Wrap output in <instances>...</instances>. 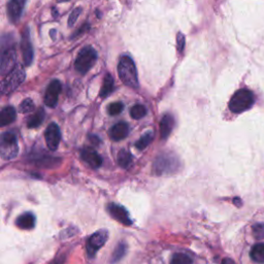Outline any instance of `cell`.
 <instances>
[{"mask_svg": "<svg viewBox=\"0 0 264 264\" xmlns=\"http://www.w3.org/2000/svg\"><path fill=\"white\" fill-rule=\"evenodd\" d=\"M118 163L122 168H128L132 163V155L126 150H121L118 154Z\"/></svg>", "mask_w": 264, "mask_h": 264, "instance_id": "20", "label": "cell"}, {"mask_svg": "<svg viewBox=\"0 0 264 264\" xmlns=\"http://www.w3.org/2000/svg\"><path fill=\"white\" fill-rule=\"evenodd\" d=\"M62 85L58 80L52 81L47 88V92L44 95V103L49 107H55L58 102V98L61 93Z\"/></svg>", "mask_w": 264, "mask_h": 264, "instance_id": "8", "label": "cell"}, {"mask_svg": "<svg viewBox=\"0 0 264 264\" xmlns=\"http://www.w3.org/2000/svg\"><path fill=\"white\" fill-rule=\"evenodd\" d=\"M255 97L254 94L248 89H241L233 94L229 102V108L230 111L240 114L244 111L249 110V108L254 104Z\"/></svg>", "mask_w": 264, "mask_h": 264, "instance_id": "2", "label": "cell"}, {"mask_svg": "<svg viewBox=\"0 0 264 264\" xmlns=\"http://www.w3.org/2000/svg\"><path fill=\"white\" fill-rule=\"evenodd\" d=\"M26 79V74L22 67L17 66L11 72H8L6 78L1 83L2 94H10L19 88Z\"/></svg>", "mask_w": 264, "mask_h": 264, "instance_id": "4", "label": "cell"}, {"mask_svg": "<svg viewBox=\"0 0 264 264\" xmlns=\"http://www.w3.org/2000/svg\"><path fill=\"white\" fill-rule=\"evenodd\" d=\"M21 50H22V55H23V60L26 66H30L31 63L33 61V47L31 43L30 40V35H29V29L25 28L22 34V40H21Z\"/></svg>", "mask_w": 264, "mask_h": 264, "instance_id": "9", "label": "cell"}, {"mask_svg": "<svg viewBox=\"0 0 264 264\" xmlns=\"http://www.w3.org/2000/svg\"><path fill=\"white\" fill-rule=\"evenodd\" d=\"M44 117H45L44 111L42 110V108H40V110L36 112L28 120L27 126H28L29 128H38L41 124H42V122L44 120Z\"/></svg>", "mask_w": 264, "mask_h": 264, "instance_id": "21", "label": "cell"}, {"mask_svg": "<svg viewBox=\"0 0 264 264\" xmlns=\"http://www.w3.org/2000/svg\"><path fill=\"white\" fill-rule=\"evenodd\" d=\"M147 115V108L142 104H135L130 110V116L135 120H139Z\"/></svg>", "mask_w": 264, "mask_h": 264, "instance_id": "23", "label": "cell"}, {"mask_svg": "<svg viewBox=\"0 0 264 264\" xmlns=\"http://www.w3.org/2000/svg\"><path fill=\"white\" fill-rule=\"evenodd\" d=\"M108 239V232L104 229L98 230L90 236L87 242V252L89 257H94L97 251L103 247Z\"/></svg>", "mask_w": 264, "mask_h": 264, "instance_id": "6", "label": "cell"}, {"mask_svg": "<svg viewBox=\"0 0 264 264\" xmlns=\"http://www.w3.org/2000/svg\"><path fill=\"white\" fill-rule=\"evenodd\" d=\"M19 152L16 135L12 132H4L0 139V153L5 160L14 159Z\"/></svg>", "mask_w": 264, "mask_h": 264, "instance_id": "5", "label": "cell"}, {"mask_svg": "<svg viewBox=\"0 0 264 264\" xmlns=\"http://www.w3.org/2000/svg\"><path fill=\"white\" fill-rule=\"evenodd\" d=\"M58 2H66V1H69V0H57Z\"/></svg>", "mask_w": 264, "mask_h": 264, "instance_id": "33", "label": "cell"}, {"mask_svg": "<svg viewBox=\"0 0 264 264\" xmlns=\"http://www.w3.org/2000/svg\"><path fill=\"white\" fill-rule=\"evenodd\" d=\"M81 158L93 168H98L102 164V158L99 156L95 150L91 148H85L81 151Z\"/></svg>", "mask_w": 264, "mask_h": 264, "instance_id": "13", "label": "cell"}, {"mask_svg": "<svg viewBox=\"0 0 264 264\" xmlns=\"http://www.w3.org/2000/svg\"><path fill=\"white\" fill-rule=\"evenodd\" d=\"M16 225L21 229H25V230L32 229L35 226V217L31 213H25L18 217Z\"/></svg>", "mask_w": 264, "mask_h": 264, "instance_id": "16", "label": "cell"}, {"mask_svg": "<svg viewBox=\"0 0 264 264\" xmlns=\"http://www.w3.org/2000/svg\"><path fill=\"white\" fill-rule=\"evenodd\" d=\"M34 110V102H32V99L27 98L21 102L20 106H19V112L22 114H27L30 113Z\"/></svg>", "mask_w": 264, "mask_h": 264, "instance_id": "26", "label": "cell"}, {"mask_svg": "<svg viewBox=\"0 0 264 264\" xmlns=\"http://www.w3.org/2000/svg\"><path fill=\"white\" fill-rule=\"evenodd\" d=\"M153 139H154L153 132L145 133L143 136H142V138L138 142H136L135 147L138 148L139 150H144L152 142Z\"/></svg>", "mask_w": 264, "mask_h": 264, "instance_id": "22", "label": "cell"}, {"mask_svg": "<svg viewBox=\"0 0 264 264\" xmlns=\"http://www.w3.org/2000/svg\"><path fill=\"white\" fill-rule=\"evenodd\" d=\"M53 15H54V17H55V18H57V17H58V15H59V14H58V13L56 12V10H55V7H54V8H53Z\"/></svg>", "mask_w": 264, "mask_h": 264, "instance_id": "32", "label": "cell"}, {"mask_svg": "<svg viewBox=\"0 0 264 264\" xmlns=\"http://www.w3.org/2000/svg\"><path fill=\"white\" fill-rule=\"evenodd\" d=\"M44 139L48 148L51 151H55L58 149L61 140V132L59 126L56 123H51L48 126V128L44 133Z\"/></svg>", "mask_w": 264, "mask_h": 264, "instance_id": "7", "label": "cell"}, {"mask_svg": "<svg viewBox=\"0 0 264 264\" xmlns=\"http://www.w3.org/2000/svg\"><path fill=\"white\" fill-rule=\"evenodd\" d=\"M175 126V120L170 115H165L160 122V135L162 140H166Z\"/></svg>", "mask_w": 264, "mask_h": 264, "instance_id": "15", "label": "cell"}, {"mask_svg": "<svg viewBox=\"0 0 264 264\" xmlns=\"http://www.w3.org/2000/svg\"><path fill=\"white\" fill-rule=\"evenodd\" d=\"M250 257L257 263H264V244H255L250 252Z\"/></svg>", "mask_w": 264, "mask_h": 264, "instance_id": "19", "label": "cell"}, {"mask_svg": "<svg viewBox=\"0 0 264 264\" xmlns=\"http://www.w3.org/2000/svg\"><path fill=\"white\" fill-rule=\"evenodd\" d=\"M27 0H10L7 3V15L14 23L20 20Z\"/></svg>", "mask_w": 264, "mask_h": 264, "instance_id": "11", "label": "cell"}, {"mask_svg": "<svg viewBox=\"0 0 264 264\" xmlns=\"http://www.w3.org/2000/svg\"><path fill=\"white\" fill-rule=\"evenodd\" d=\"M118 74L123 83L130 88H139V77L133 60L128 56L121 57L118 64Z\"/></svg>", "mask_w": 264, "mask_h": 264, "instance_id": "1", "label": "cell"}, {"mask_svg": "<svg viewBox=\"0 0 264 264\" xmlns=\"http://www.w3.org/2000/svg\"><path fill=\"white\" fill-rule=\"evenodd\" d=\"M81 12H83V8H81V6L75 8V10L72 11V13L69 16V19H68V26L69 27H72V26H74L76 24V22L78 20V18L80 17V15L81 14Z\"/></svg>", "mask_w": 264, "mask_h": 264, "instance_id": "28", "label": "cell"}, {"mask_svg": "<svg viewBox=\"0 0 264 264\" xmlns=\"http://www.w3.org/2000/svg\"><path fill=\"white\" fill-rule=\"evenodd\" d=\"M124 105L122 102H113L108 105V114L111 116H117L122 113Z\"/></svg>", "mask_w": 264, "mask_h": 264, "instance_id": "27", "label": "cell"}, {"mask_svg": "<svg viewBox=\"0 0 264 264\" xmlns=\"http://www.w3.org/2000/svg\"><path fill=\"white\" fill-rule=\"evenodd\" d=\"M16 117L17 112L13 106H6L2 108L1 113H0V125L6 126L13 123L16 120Z\"/></svg>", "mask_w": 264, "mask_h": 264, "instance_id": "17", "label": "cell"}, {"mask_svg": "<svg viewBox=\"0 0 264 264\" xmlns=\"http://www.w3.org/2000/svg\"><path fill=\"white\" fill-rule=\"evenodd\" d=\"M97 60V53L92 47H85L81 50L75 62L76 69L81 75H85L92 68Z\"/></svg>", "mask_w": 264, "mask_h": 264, "instance_id": "3", "label": "cell"}, {"mask_svg": "<svg viewBox=\"0 0 264 264\" xmlns=\"http://www.w3.org/2000/svg\"><path fill=\"white\" fill-rule=\"evenodd\" d=\"M222 264H235L231 259H228V258H226V259H224L223 260V262H222Z\"/></svg>", "mask_w": 264, "mask_h": 264, "instance_id": "31", "label": "cell"}, {"mask_svg": "<svg viewBox=\"0 0 264 264\" xmlns=\"http://www.w3.org/2000/svg\"><path fill=\"white\" fill-rule=\"evenodd\" d=\"M170 264H193V260L186 254L177 253L172 256Z\"/></svg>", "mask_w": 264, "mask_h": 264, "instance_id": "24", "label": "cell"}, {"mask_svg": "<svg viewBox=\"0 0 264 264\" xmlns=\"http://www.w3.org/2000/svg\"><path fill=\"white\" fill-rule=\"evenodd\" d=\"M177 44H178V51L180 53L183 52L184 47H185V36H184V34L182 33V32H179L178 33V36H177Z\"/></svg>", "mask_w": 264, "mask_h": 264, "instance_id": "30", "label": "cell"}, {"mask_svg": "<svg viewBox=\"0 0 264 264\" xmlns=\"http://www.w3.org/2000/svg\"><path fill=\"white\" fill-rule=\"evenodd\" d=\"M16 64V52L15 49L7 48L3 49L1 56V74L4 76L6 72H11Z\"/></svg>", "mask_w": 264, "mask_h": 264, "instance_id": "12", "label": "cell"}, {"mask_svg": "<svg viewBox=\"0 0 264 264\" xmlns=\"http://www.w3.org/2000/svg\"><path fill=\"white\" fill-rule=\"evenodd\" d=\"M125 253H126V244L123 243H120V244L116 248V250L113 254L112 263H115V262H118L119 260H121L124 257Z\"/></svg>", "mask_w": 264, "mask_h": 264, "instance_id": "25", "label": "cell"}, {"mask_svg": "<svg viewBox=\"0 0 264 264\" xmlns=\"http://www.w3.org/2000/svg\"><path fill=\"white\" fill-rule=\"evenodd\" d=\"M107 209H108V212H110L111 216L118 222H120L121 224L125 226H130L132 224L129 214L125 207L115 204V203H111V204H108Z\"/></svg>", "mask_w": 264, "mask_h": 264, "instance_id": "10", "label": "cell"}, {"mask_svg": "<svg viewBox=\"0 0 264 264\" xmlns=\"http://www.w3.org/2000/svg\"><path fill=\"white\" fill-rule=\"evenodd\" d=\"M253 233L255 239L257 240H264V224H256L253 227Z\"/></svg>", "mask_w": 264, "mask_h": 264, "instance_id": "29", "label": "cell"}, {"mask_svg": "<svg viewBox=\"0 0 264 264\" xmlns=\"http://www.w3.org/2000/svg\"><path fill=\"white\" fill-rule=\"evenodd\" d=\"M114 91V79L110 74H106L103 80V84L100 90V96L102 98L110 95Z\"/></svg>", "mask_w": 264, "mask_h": 264, "instance_id": "18", "label": "cell"}, {"mask_svg": "<svg viewBox=\"0 0 264 264\" xmlns=\"http://www.w3.org/2000/svg\"><path fill=\"white\" fill-rule=\"evenodd\" d=\"M129 134V126L125 122H120L112 127L110 130L111 139L114 141H122L127 138V135Z\"/></svg>", "mask_w": 264, "mask_h": 264, "instance_id": "14", "label": "cell"}]
</instances>
